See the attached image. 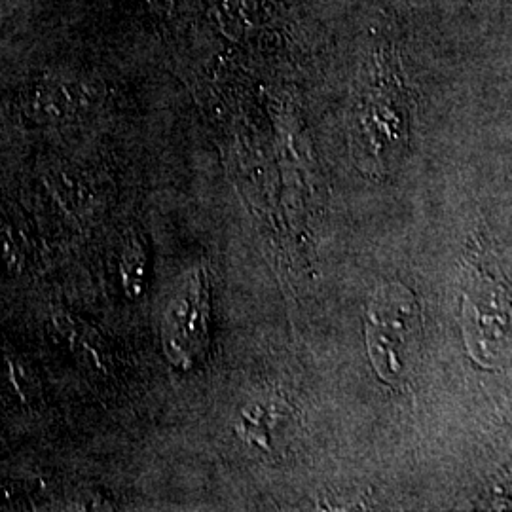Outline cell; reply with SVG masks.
I'll return each instance as SVG.
<instances>
[{
  "label": "cell",
  "instance_id": "obj_7",
  "mask_svg": "<svg viewBox=\"0 0 512 512\" xmlns=\"http://www.w3.org/2000/svg\"><path fill=\"white\" fill-rule=\"evenodd\" d=\"M122 275L124 287L129 296H141L145 289V275H147V255L143 243L139 239L129 241L122 256Z\"/></svg>",
  "mask_w": 512,
  "mask_h": 512
},
{
  "label": "cell",
  "instance_id": "obj_2",
  "mask_svg": "<svg viewBox=\"0 0 512 512\" xmlns=\"http://www.w3.org/2000/svg\"><path fill=\"white\" fill-rule=\"evenodd\" d=\"M421 306L399 281L380 283L366 304L368 359L387 385L403 384L412 374L421 344Z\"/></svg>",
  "mask_w": 512,
  "mask_h": 512
},
{
  "label": "cell",
  "instance_id": "obj_5",
  "mask_svg": "<svg viewBox=\"0 0 512 512\" xmlns=\"http://www.w3.org/2000/svg\"><path fill=\"white\" fill-rule=\"evenodd\" d=\"M209 8L217 27L230 38L245 37L270 18V0H209Z\"/></svg>",
  "mask_w": 512,
  "mask_h": 512
},
{
  "label": "cell",
  "instance_id": "obj_3",
  "mask_svg": "<svg viewBox=\"0 0 512 512\" xmlns=\"http://www.w3.org/2000/svg\"><path fill=\"white\" fill-rule=\"evenodd\" d=\"M211 287L202 266L184 275L165 310L162 342L171 365L192 370L202 365L209 349Z\"/></svg>",
  "mask_w": 512,
  "mask_h": 512
},
{
  "label": "cell",
  "instance_id": "obj_4",
  "mask_svg": "<svg viewBox=\"0 0 512 512\" xmlns=\"http://www.w3.org/2000/svg\"><path fill=\"white\" fill-rule=\"evenodd\" d=\"M463 321L465 340L476 363L484 366L499 363L509 349L507 291L492 281L473 283L465 296Z\"/></svg>",
  "mask_w": 512,
  "mask_h": 512
},
{
  "label": "cell",
  "instance_id": "obj_1",
  "mask_svg": "<svg viewBox=\"0 0 512 512\" xmlns=\"http://www.w3.org/2000/svg\"><path fill=\"white\" fill-rule=\"evenodd\" d=\"M408 97L401 63L391 44L380 42L366 59L351 112V152L370 177L391 173L408 145Z\"/></svg>",
  "mask_w": 512,
  "mask_h": 512
},
{
  "label": "cell",
  "instance_id": "obj_6",
  "mask_svg": "<svg viewBox=\"0 0 512 512\" xmlns=\"http://www.w3.org/2000/svg\"><path fill=\"white\" fill-rule=\"evenodd\" d=\"M281 416L275 414L274 406L255 403L243 408L238 421V433L249 446L260 452H274V429Z\"/></svg>",
  "mask_w": 512,
  "mask_h": 512
}]
</instances>
